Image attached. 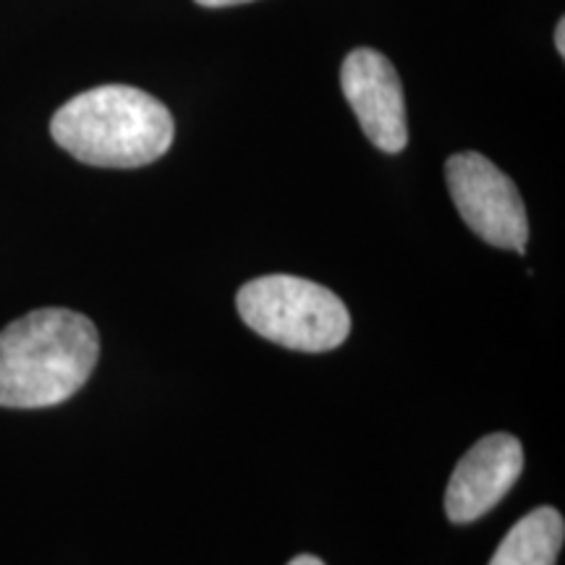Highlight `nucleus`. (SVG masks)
<instances>
[{"label": "nucleus", "instance_id": "obj_1", "mask_svg": "<svg viewBox=\"0 0 565 565\" xmlns=\"http://www.w3.org/2000/svg\"><path fill=\"white\" fill-rule=\"evenodd\" d=\"M100 356L92 320L71 309H38L0 333V406L47 408L79 393Z\"/></svg>", "mask_w": 565, "mask_h": 565}, {"label": "nucleus", "instance_id": "obj_2", "mask_svg": "<svg viewBox=\"0 0 565 565\" xmlns=\"http://www.w3.org/2000/svg\"><path fill=\"white\" fill-rule=\"evenodd\" d=\"M51 134L87 166L141 168L171 150L175 124L158 97L126 84H105L63 105Z\"/></svg>", "mask_w": 565, "mask_h": 565}, {"label": "nucleus", "instance_id": "obj_3", "mask_svg": "<svg viewBox=\"0 0 565 565\" xmlns=\"http://www.w3.org/2000/svg\"><path fill=\"white\" fill-rule=\"evenodd\" d=\"M242 320L282 349L320 353L338 349L351 333V315L330 288L296 275H263L236 296Z\"/></svg>", "mask_w": 565, "mask_h": 565}, {"label": "nucleus", "instance_id": "obj_4", "mask_svg": "<svg viewBox=\"0 0 565 565\" xmlns=\"http://www.w3.org/2000/svg\"><path fill=\"white\" fill-rule=\"evenodd\" d=\"M445 181L463 223L487 244L524 254L526 207L515 183L479 152H458L445 162Z\"/></svg>", "mask_w": 565, "mask_h": 565}, {"label": "nucleus", "instance_id": "obj_5", "mask_svg": "<svg viewBox=\"0 0 565 565\" xmlns=\"http://www.w3.org/2000/svg\"><path fill=\"white\" fill-rule=\"evenodd\" d=\"M341 87L364 137L383 152L404 150L408 145L406 97L393 63L372 47H356L341 66Z\"/></svg>", "mask_w": 565, "mask_h": 565}, {"label": "nucleus", "instance_id": "obj_6", "mask_svg": "<svg viewBox=\"0 0 565 565\" xmlns=\"http://www.w3.org/2000/svg\"><path fill=\"white\" fill-rule=\"evenodd\" d=\"M524 469V448L513 435H487L466 450L458 461L448 490H445V515L454 524H471L492 511Z\"/></svg>", "mask_w": 565, "mask_h": 565}, {"label": "nucleus", "instance_id": "obj_7", "mask_svg": "<svg viewBox=\"0 0 565 565\" xmlns=\"http://www.w3.org/2000/svg\"><path fill=\"white\" fill-rule=\"evenodd\" d=\"M563 540V515L555 508H536L505 534L490 565H555Z\"/></svg>", "mask_w": 565, "mask_h": 565}, {"label": "nucleus", "instance_id": "obj_8", "mask_svg": "<svg viewBox=\"0 0 565 565\" xmlns=\"http://www.w3.org/2000/svg\"><path fill=\"white\" fill-rule=\"evenodd\" d=\"M196 3L204 6V9H231V6H244L252 3V0H196Z\"/></svg>", "mask_w": 565, "mask_h": 565}, {"label": "nucleus", "instance_id": "obj_9", "mask_svg": "<svg viewBox=\"0 0 565 565\" xmlns=\"http://www.w3.org/2000/svg\"><path fill=\"white\" fill-rule=\"evenodd\" d=\"M555 45H557V53L565 55V21H563V19L557 21V30H555Z\"/></svg>", "mask_w": 565, "mask_h": 565}, {"label": "nucleus", "instance_id": "obj_10", "mask_svg": "<svg viewBox=\"0 0 565 565\" xmlns=\"http://www.w3.org/2000/svg\"><path fill=\"white\" fill-rule=\"evenodd\" d=\"M288 565H324L320 557H315V555H299V557H294L291 563Z\"/></svg>", "mask_w": 565, "mask_h": 565}]
</instances>
